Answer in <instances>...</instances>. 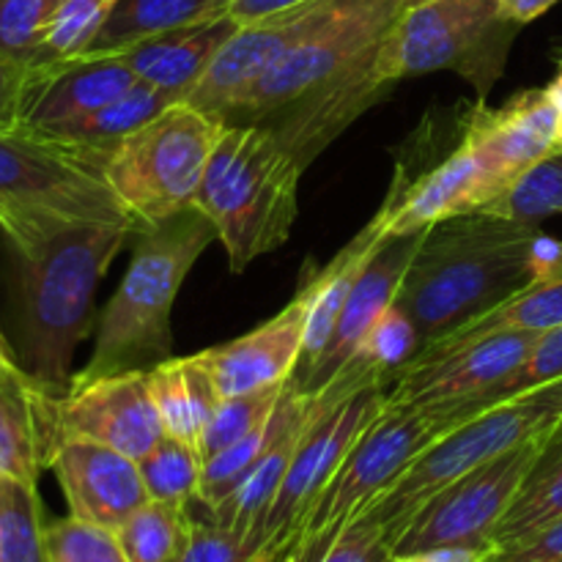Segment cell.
Returning a JSON list of instances; mask_svg holds the SVG:
<instances>
[{
	"label": "cell",
	"instance_id": "5bb4252c",
	"mask_svg": "<svg viewBox=\"0 0 562 562\" xmlns=\"http://www.w3.org/2000/svg\"><path fill=\"white\" fill-rule=\"evenodd\" d=\"M55 426L60 439H91L135 461H140L165 437V426L148 387V371L71 384L55 398Z\"/></svg>",
	"mask_w": 562,
	"mask_h": 562
},
{
	"label": "cell",
	"instance_id": "7402d4cb",
	"mask_svg": "<svg viewBox=\"0 0 562 562\" xmlns=\"http://www.w3.org/2000/svg\"><path fill=\"white\" fill-rule=\"evenodd\" d=\"M55 398L25 368L0 373V475L36 486L60 442Z\"/></svg>",
	"mask_w": 562,
	"mask_h": 562
},
{
	"label": "cell",
	"instance_id": "60d3db41",
	"mask_svg": "<svg viewBox=\"0 0 562 562\" xmlns=\"http://www.w3.org/2000/svg\"><path fill=\"white\" fill-rule=\"evenodd\" d=\"M558 379H562V327L541 333V338L536 340V346H532L527 360L519 366V371L510 373V376L494 390L492 398H488V406L499 404V401L510 398V395L541 387V384L558 382Z\"/></svg>",
	"mask_w": 562,
	"mask_h": 562
},
{
	"label": "cell",
	"instance_id": "4fadbf2b",
	"mask_svg": "<svg viewBox=\"0 0 562 562\" xmlns=\"http://www.w3.org/2000/svg\"><path fill=\"white\" fill-rule=\"evenodd\" d=\"M552 434L530 439L499 459L467 472L459 481L448 483L406 521V527L393 541V554L450 547V543L492 547L494 530L508 514L510 503L516 499L521 483L530 475L532 464L543 453Z\"/></svg>",
	"mask_w": 562,
	"mask_h": 562
},
{
	"label": "cell",
	"instance_id": "8fae6325",
	"mask_svg": "<svg viewBox=\"0 0 562 562\" xmlns=\"http://www.w3.org/2000/svg\"><path fill=\"white\" fill-rule=\"evenodd\" d=\"M448 126L439 113L437 124H423L417 135H412L409 146L401 148L390 192L373 217L384 239L475 214L497 201L486 170L467 137V126L459 140L437 154L448 137Z\"/></svg>",
	"mask_w": 562,
	"mask_h": 562
},
{
	"label": "cell",
	"instance_id": "ab89813d",
	"mask_svg": "<svg viewBox=\"0 0 562 562\" xmlns=\"http://www.w3.org/2000/svg\"><path fill=\"white\" fill-rule=\"evenodd\" d=\"M49 562H130L115 530L66 516L47 525Z\"/></svg>",
	"mask_w": 562,
	"mask_h": 562
},
{
	"label": "cell",
	"instance_id": "7dc6e473",
	"mask_svg": "<svg viewBox=\"0 0 562 562\" xmlns=\"http://www.w3.org/2000/svg\"><path fill=\"white\" fill-rule=\"evenodd\" d=\"M311 0H231L228 16H234L239 25H247V22H258L263 16L280 14V11L296 9V5H305Z\"/></svg>",
	"mask_w": 562,
	"mask_h": 562
},
{
	"label": "cell",
	"instance_id": "d4e9b609",
	"mask_svg": "<svg viewBox=\"0 0 562 562\" xmlns=\"http://www.w3.org/2000/svg\"><path fill=\"white\" fill-rule=\"evenodd\" d=\"M382 241L384 236L379 234L376 223L371 220L322 272L302 280L296 294L305 300V349H302V362L296 368L294 379L311 371L318 357H322V351L327 349L346 300H349L351 285L360 278L362 267L371 261V256L379 250Z\"/></svg>",
	"mask_w": 562,
	"mask_h": 562
},
{
	"label": "cell",
	"instance_id": "db71d44e",
	"mask_svg": "<svg viewBox=\"0 0 562 562\" xmlns=\"http://www.w3.org/2000/svg\"><path fill=\"white\" fill-rule=\"evenodd\" d=\"M0 349H5V351H14V346L9 344V338H5V333H3V329H0ZM14 355H16V351H14ZM16 357H20V355H16Z\"/></svg>",
	"mask_w": 562,
	"mask_h": 562
},
{
	"label": "cell",
	"instance_id": "83f0119b",
	"mask_svg": "<svg viewBox=\"0 0 562 562\" xmlns=\"http://www.w3.org/2000/svg\"><path fill=\"white\" fill-rule=\"evenodd\" d=\"M558 519H562V426L549 437L547 448L521 483L508 514L494 530L492 547H510Z\"/></svg>",
	"mask_w": 562,
	"mask_h": 562
},
{
	"label": "cell",
	"instance_id": "ac0fdd59",
	"mask_svg": "<svg viewBox=\"0 0 562 562\" xmlns=\"http://www.w3.org/2000/svg\"><path fill=\"white\" fill-rule=\"evenodd\" d=\"M423 236H426V231H415V234L390 236V239L379 245V250L373 252L371 261L362 267L360 278L351 285L349 300H346L344 313H340L338 327H335L327 349L322 351V357H318L311 371L291 379L296 390L318 393L362 349L373 324L382 318V313L398 296L401 283H404L406 272H409L412 258L420 250Z\"/></svg>",
	"mask_w": 562,
	"mask_h": 562
},
{
	"label": "cell",
	"instance_id": "277c9868",
	"mask_svg": "<svg viewBox=\"0 0 562 562\" xmlns=\"http://www.w3.org/2000/svg\"><path fill=\"white\" fill-rule=\"evenodd\" d=\"M305 168L261 124H225L209 157L195 206L212 220L231 272L289 241Z\"/></svg>",
	"mask_w": 562,
	"mask_h": 562
},
{
	"label": "cell",
	"instance_id": "8992f818",
	"mask_svg": "<svg viewBox=\"0 0 562 562\" xmlns=\"http://www.w3.org/2000/svg\"><path fill=\"white\" fill-rule=\"evenodd\" d=\"M560 426L562 379L527 390V393L510 395V398L467 417L453 431L428 445L366 516L384 527L390 549H393V541L404 530L406 521L448 483L459 481L467 472L499 459L530 439L558 431Z\"/></svg>",
	"mask_w": 562,
	"mask_h": 562
},
{
	"label": "cell",
	"instance_id": "bcb514c9",
	"mask_svg": "<svg viewBox=\"0 0 562 562\" xmlns=\"http://www.w3.org/2000/svg\"><path fill=\"white\" fill-rule=\"evenodd\" d=\"M494 547H461V543H450V547H431L420 549V552L409 554H393L395 562H486Z\"/></svg>",
	"mask_w": 562,
	"mask_h": 562
},
{
	"label": "cell",
	"instance_id": "cb8c5ba5",
	"mask_svg": "<svg viewBox=\"0 0 562 562\" xmlns=\"http://www.w3.org/2000/svg\"><path fill=\"white\" fill-rule=\"evenodd\" d=\"M311 415L313 395L302 393V390L291 384V412L283 431L278 434L272 448L263 453V459L247 472V477L236 486V492L228 494L214 508H209L214 525L245 536L256 552L261 549L263 521H267L269 508H272L274 497H278L280 486H283V477L289 472L291 459H294L296 445H300L302 434H305L307 423H311Z\"/></svg>",
	"mask_w": 562,
	"mask_h": 562
},
{
	"label": "cell",
	"instance_id": "f907efd6",
	"mask_svg": "<svg viewBox=\"0 0 562 562\" xmlns=\"http://www.w3.org/2000/svg\"><path fill=\"white\" fill-rule=\"evenodd\" d=\"M547 93L558 110V148H562V58H558V75L547 86Z\"/></svg>",
	"mask_w": 562,
	"mask_h": 562
},
{
	"label": "cell",
	"instance_id": "52a82bcc",
	"mask_svg": "<svg viewBox=\"0 0 562 562\" xmlns=\"http://www.w3.org/2000/svg\"><path fill=\"white\" fill-rule=\"evenodd\" d=\"M225 119L176 102L108 154L104 179L135 228H151L195 206Z\"/></svg>",
	"mask_w": 562,
	"mask_h": 562
},
{
	"label": "cell",
	"instance_id": "44dd1931",
	"mask_svg": "<svg viewBox=\"0 0 562 562\" xmlns=\"http://www.w3.org/2000/svg\"><path fill=\"white\" fill-rule=\"evenodd\" d=\"M305 349V300L300 294L252 333L203 351L223 398L283 387L294 379Z\"/></svg>",
	"mask_w": 562,
	"mask_h": 562
},
{
	"label": "cell",
	"instance_id": "3957f363",
	"mask_svg": "<svg viewBox=\"0 0 562 562\" xmlns=\"http://www.w3.org/2000/svg\"><path fill=\"white\" fill-rule=\"evenodd\" d=\"M135 236L130 267L97 322L91 360L71 376V384L151 371L173 357L170 313L176 296L217 231L201 209L190 206L165 223L135 231Z\"/></svg>",
	"mask_w": 562,
	"mask_h": 562
},
{
	"label": "cell",
	"instance_id": "836d02e7",
	"mask_svg": "<svg viewBox=\"0 0 562 562\" xmlns=\"http://www.w3.org/2000/svg\"><path fill=\"white\" fill-rule=\"evenodd\" d=\"M203 459L201 448L187 439L170 437L165 434L140 461V475L146 483L148 499H159V503H176L190 505L192 499L198 503L203 481Z\"/></svg>",
	"mask_w": 562,
	"mask_h": 562
},
{
	"label": "cell",
	"instance_id": "4316f807",
	"mask_svg": "<svg viewBox=\"0 0 562 562\" xmlns=\"http://www.w3.org/2000/svg\"><path fill=\"white\" fill-rule=\"evenodd\" d=\"M231 0H119L82 55H119L176 27L217 20Z\"/></svg>",
	"mask_w": 562,
	"mask_h": 562
},
{
	"label": "cell",
	"instance_id": "f35d334b",
	"mask_svg": "<svg viewBox=\"0 0 562 562\" xmlns=\"http://www.w3.org/2000/svg\"><path fill=\"white\" fill-rule=\"evenodd\" d=\"M420 333H417L415 322L393 302L382 313V318L373 324L371 335H368L366 344H362V349L355 357L366 360L368 366L382 371L393 382L395 373L420 351Z\"/></svg>",
	"mask_w": 562,
	"mask_h": 562
},
{
	"label": "cell",
	"instance_id": "f546056e",
	"mask_svg": "<svg viewBox=\"0 0 562 562\" xmlns=\"http://www.w3.org/2000/svg\"><path fill=\"white\" fill-rule=\"evenodd\" d=\"M170 104H176V99H170L168 93L157 91V88L146 86V82H137V86L130 88L124 97L113 99L110 104L99 108L97 113L58 126V130L36 132V135L75 143V146L99 148V151H113L124 137H130L132 132L140 130L143 124L157 119V115L162 113L165 108H170Z\"/></svg>",
	"mask_w": 562,
	"mask_h": 562
},
{
	"label": "cell",
	"instance_id": "74e56055",
	"mask_svg": "<svg viewBox=\"0 0 562 562\" xmlns=\"http://www.w3.org/2000/svg\"><path fill=\"white\" fill-rule=\"evenodd\" d=\"M58 3L60 0H0V55L33 69Z\"/></svg>",
	"mask_w": 562,
	"mask_h": 562
},
{
	"label": "cell",
	"instance_id": "9a60e30c",
	"mask_svg": "<svg viewBox=\"0 0 562 562\" xmlns=\"http://www.w3.org/2000/svg\"><path fill=\"white\" fill-rule=\"evenodd\" d=\"M327 5L329 0H311L296 9L239 25L184 102L225 121L234 119L258 80L316 25Z\"/></svg>",
	"mask_w": 562,
	"mask_h": 562
},
{
	"label": "cell",
	"instance_id": "816d5d0a",
	"mask_svg": "<svg viewBox=\"0 0 562 562\" xmlns=\"http://www.w3.org/2000/svg\"><path fill=\"white\" fill-rule=\"evenodd\" d=\"M562 278V241L560 245L549 247L547 258L541 261V269H538V278Z\"/></svg>",
	"mask_w": 562,
	"mask_h": 562
},
{
	"label": "cell",
	"instance_id": "484cf974",
	"mask_svg": "<svg viewBox=\"0 0 562 562\" xmlns=\"http://www.w3.org/2000/svg\"><path fill=\"white\" fill-rule=\"evenodd\" d=\"M148 387L165 434L195 445L201 442L203 428L223 401L203 351L192 357H170L162 366L151 368Z\"/></svg>",
	"mask_w": 562,
	"mask_h": 562
},
{
	"label": "cell",
	"instance_id": "30bf717a",
	"mask_svg": "<svg viewBox=\"0 0 562 562\" xmlns=\"http://www.w3.org/2000/svg\"><path fill=\"white\" fill-rule=\"evenodd\" d=\"M445 434L448 431L431 412L384 406L382 415L357 439L340 470L318 497L313 514L307 516L300 536V562H316L322 558L329 541L351 521L366 516L404 475L406 467Z\"/></svg>",
	"mask_w": 562,
	"mask_h": 562
},
{
	"label": "cell",
	"instance_id": "d6a6232c",
	"mask_svg": "<svg viewBox=\"0 0 562 562\" xmlns=\"http://www.w3.org/2000/svg\"><path fill=\"white\" fill-rule=\"evenodd\" d=\"M291 412V382L285 384V393L280 398L278 409L269 417V423H263L261 428H256L252 434H247L245 439H239L236 445L225 448L223 453L212 456L203 464V481H201V494H198V503L203 508H214L217 503H223L228 494L236 492L241 481L247 477V472L263 459L272 442L278 439V434L283 431L285 420H289Z\"/></svg>",
	"mask_w": 562,
	"mask_h": 562
},
{
	"label": "cell",
	"instance_id": "2e32d148",
	"mask_svg": "<svg viewBox=\"0 0 562 562\" xmlns=\"http://www.w3.org/2000/svg\"><path fill=\"white\" fill-rule=\"evenodd\" d=\"M467 137L499 198L538 159L558 148V110L547 88L519 91L497 110L477 102L470 108Z\"/></svg>",
	"mask_w": 562,
	"mask_h": 562
},
{
	"label": "cell",
	"instance_id": "8d00e7d4",
	"mask_svg": "<svg viewBox=\"0 0 562 562\" xmlns=\"http://www.w3.org/2000/svg\"><path fill=\"white\" fill-rule=\"evenodd\" d=\"M115 3L119 0H60L44 33L42 53L33 69L86 53Z\"/></svg>",
	"mask_w": 562,
	"mask_h": 562
},
{
	"label": "cell",
	"instance_id": "d6986e66",
	"mask_svg": "<svg viewBox=\"0 0 562 562\" xmlns=\"http://www.w3.org/2000/svg\"><path fill=\"white\" fill-rule=\"evenodd\" d=\"M379 64V60H376ZM376 64L349 71L346 77L302 93L269 119L258 121L294 154L302 168L313 162L329 143L344 135L366 110L393 91V82L379 77Z\"/></svg>",
	"mask_w": 562,
	"mask_h": 562
},
{
	"label": "cell",
	"instance_id": "6f0895ef",
	"mask_svg": "<svg viewBox=\"0 0 562 562\" xmlns=\"http://www.w3.org/2000/svg\"><path fill=\"white\" fill-rule=\"evenodd\" d=\"M387 562H395V560H393V558H390V560H387Z\"/></svg>",
	"mask_w": 562,
	"mask_h": 562
},
{
	"label": "cell",
	"instance_id": "9f6ffc18",
	"mask_svg": "<svg viewBox=\"0 0 562 562\" xmlns=\"http://www.w3.org/2000/svg\"><path fill=\"white\" fill-rule=\"evenodd\" d=\"M417 3H426V0H404V9H409V5H417Z\"/></svg>",
	"mask_w": 562,
	"mask_h": 562
},
{
	"label": "cell",
	"instance_id": "e0dca14e",
	"mask_svg": "<svg viewBox=\"0 0 562 562\" xmlns=\"http://www.w3.org/2000/svg\"><path fill=\"white\" fill-rule=\"evenodd\" d=\"M49 470L55 472L69 503V516L88 525L119 530L140 505L148 503L137 461L91 439H60L49 459Z\"/></svg>",
	"mask_w": 562,
	"mask_h": 562
},
{
	"label": "cell",
	"instance_id": "5b68a950",
	"mask_svg": "<svg viewBox=\"0 0 562 562\" xmlns=\"http://www.w3.org/2000/svg\"><path fill=\"white\" fill-rule=\"evenodd\" d=\"M108 154L27 130L0 132V231L11 250L71 223L135 228L104 179Z\"/></svg>",
	"mask_w": 562,
	"mask_h": 562
},
{
	"label": "cell",
	"instance_id": "c3c4849f",
	"mask_svg": "<svg viewBox=\"0 0 562 562\" xmlns=\"http://www.w3.org/2000/svg\"><path fill=\"white\" fill-rule=\"evenodd\" d=\"M558 3L560 0H499V9H503V14L508 16L510 22L525 27L530 25V22H536L541 14H547V11Z\"/></svg>",
	"mask_w": 562,
	"mask_h": 562
},
{
	"label": "cell",
	"instance_id": "d590c367",
	"mask_svg": "<svg viewBox=\"0 0 562 562\" xmlns=\"http://www.w3.org/2000/svg\"><path fill=\"white\" fill-rule=\"evenodd\" d=\"M283 393L285 384L283 387L256 390V393L228 395V398L220 401L212 420L203 428L201 442H198L203 459H212V456L223 453L225 448H231V445H236L239 439H245L247 434L261 428L263 423H269V417L278 409Z\"/></svg>",
	"mask_w": 562,
	"mask_h": 562
},
{
	"label": "cell",
	"instance_id": "7c38bea8",
	"mask_svg": "<svg viewBox=\"0 0 562 562\" xmlns=\"http://www.w3.org/2000/svg\"><path fill=\"white\" fill-rule=\"evenodd\" d=\"M541 333L486 335L461 346L423 349L401 368L387 387V406L426 409L453 431L461 420L488 409L494 390L519 371Z\"/></svg>",
	"mask_w": 562,
	"mask_h": 562
},
{
	"label": "cell",
	"instance_id": "6da1fadb",
	"mask_svg": "<svg viewBox=\"0 0 562 562\" xmlns=\"http://www.w3.org/2000/svg\"><path fill=\"white\" fill-rule=\"evenodd\" d=\"M541 228L475 212L426 228L395 305L415 322L420 349L483 316L538 278Z\"/></svg>",
	"mask_w": 562,
	"mask_h": 562
},
{
	"label": "cell",
	"instance_id": "7a4b0ae2",
	"mask_svg": "<svg viewBox=\"0 0 562 562\" xmlns=\"http://www.w3.org/2000/svg\"><path fill=\"white\" fill-rule=\"evenodd\" d=\"M135 228L71 223L14 250L20 263V366L55 395L71 384V360L93 324V300Z\"/></svg>",
	"mask_w": 562,
	"mask_h": 562
},
{
	"label": "cell",
	"instance_id": "1f68e13d",
	"mask_svg": "<svg viewBox=\"0 0 562 562\" xmlns=\"http://www.w3.org/2000/svg\"><path fill=\"white\" fill-rule=\"evenodd\" d=\"M0 562H49L36 486L9 475H0Z\"/></svg>",
	"mask_w": 562,
	"mask_h": 562
},
{
	"label": "cell",
	"instance_id": "ffe728a7",
	"mask_svg": "<svg viewBox=\"0 0 562 562\" xmlns=\"http://www.w3.org/2000/svg\"><path fill=\"white\" fill-rule=\"evenodd\" d=\"M137 77L119 55H77L60 64L31 69L22 126L49 132L97 113L137 86Z\"/></svg>",
	"mask_w": 562,
	"mask_h": 562
},
{
	"label": "cell",
	"instance_id": "681fc988",
	"mask_svg": "<svg viewBox=\"0 0 562 562\" xmlns=\"http://www.w3.org/2000/svg\"><path fill=\"white\" fill-rule=\"evenodd\" d=\"M300 560H302L300 543H289V547H261L245 562H300Z\"/></svg>",
	"mask_w": 562,
	"mask_h": 562
},
{
	"label": "cell",
	"instance_id": "b9f144b4",
	"mask_svg": "<svg viewBox=\"0 0 562 562\" xmlns=\"http://www.w3.org/2000/svg\"><path fill=\"white\" fill-rule=\"evenodd\" d=\"M393 558L387 532L371 516H360L329 541L316 562H387Z\"/></svg>",
	"mask_w": 562,
	"mask_h": 562
},
{
	"label": "cell",
	"instance_id": "f5cc1de1",
	"mask_svg": "<svg viewBox=\"0 0 562 562\" xmlns=\"http://www.w3.org/2000/svg\"><path fill=\"white\" fill-rule=\"evenodd\" d=\"M11 368H22V366H20V357H16L14 351L0 349V373L11 371Z\"/></svg>",
	"mask_w": 562,
	"mask_h": 562
},
{
	"label": "cell",
	"instance_id": "f1b7e54d",
	"mask_svg": "<svg viewBox=\"0 0 562 562\" xmlns=\"http://www.w3.org/2000/svg\"><path fill=\"white\" fill-rule=\"evenodd\" d=\"M562 327V278H541L532 280L514 296L499 302L483 316L472 318L464 327L453 329L445 338L434 340L426 349H439V346H461L481 340L486 335L505 333V329H521V333H547V329ZM423 351V349H420Z\"/></svg>",
	"mask_w": 562,
	"mask_h": 562
},
{
	"label": "cell",
	"instance_id": "9c48e42d",
	"mask_svg": "<svg viewBox=\"0 0 562 562\" xmlns=\"http://www.w3.org/2000/svg\"><path fill=\"white\" fill-rule=\"evenodd\" d=\"M404 0H329L316 25L258 80L247 102L225 124H258L302 93L376 64Z\"/></svg>",
	"mask_w": 562,
	"mask_h": 562
},
{
	"label": "cell",
	"instance_id": "603a6c76",
	"mask_svg": "<svg viewBox=\"0 0 562 562\" xmlns=\"http://www.w3.org/2000/svg\"><path fill=\"white\" fill-rule=\"evenodd\" d=\"M236 31H239V22L225 14L217 20L176 27L162 36L146 38V42L119 53V58L135 71L137 80L168 93L176 102H184L192 88L206 75L220 47Z\"/></svg>",
	"mask_w": 562,
	"mask_h": 562
},
{
	"label": "cell",
	"instance_id": "11a10c76",
	"mask_svg": "<svg viewBox=\"0 0 562 562\" xmlns=\"http://www.w3.org/2000/svg\"><path fill=\"white\" fill-rule=\"evenodd\" d=\"M554 55H558V58H562V38H558V42H554Z\"/></svg>",
	"mask_w": 562,
	"mask_h": 562
},
{
	"label": "cell",
	"instance_id": "4dcf8cb0",
	"mask_svg": "<svg viewBox=\"0 0 562 562\" xmlns=\"http://www.w3.org/2000/svg\"><path fill=\"white\" fill-rule=\"evenodd\" d=\"M190 505L148 499L115 530L130 562H176L190 541Z\"/></svg>",
	"mask_w": 562,
	"mask_h": 562
},
{
	"label": "cell",
	"instance_id": "ba28073f",
	"mask_svg": "<svg viewBox=\"0 0 562 562\" xmlns=\"http://www.w3.org/2000/svg\"><path fill=\"white\" fill-rule=\"evenodd\" d=\"M519 31L499 0H426L401 11L390 27L379 49V77L398 86L406 77L448 69L486 102Z\"/></svg>",
	"mask_w": 562,
	"mask_h": 562
},
{
	"label": "cell",
	"instance_id": "f6af8a7d",
	"mask_svg": "<svg viewBox=\"0 0 562 562\" xmlns=\"http://www.w3.org/2000/svg\"><path fill=\"white\" fill-rule=\"evenodd\" d=\"M27 86H31V66L0 55V132H14L22 126Z\"/></svg>",
	"mask_w": 562,
	"mask_h": 562
},
{
	"label": "cell",
	"instance_id": "e575fe53",
	"mask_svg": "<svg viewBox=\"0 0 562 562\" xmlns=\"http://www.w3.org/2000/svg\"><path fill=\"white\" fill-rule=\"evenodd\" d=\"M481 212L510 220L519 225H541L543 220L562 214V148L538 159L527 173L510 184L505 195Z\"/></svg>",
	"mask_w": 562,
	"mask_h": 562
},
{
	"label": "cell",
	"instance_id": "ee69618b",
	"mask_svg": "<svg viewBox=\"0 0 562 562\" xmlns=\"http://www.w3.org/2000/svg\"><path fill=\"white\" fill-rule=\"evenodd\" d=\"M486 562H562V519L510 547L492 549Z\"/></svg>",
	"mask_w": 562,
	"mask_h": 562
},
{
	"label": "cell",
	"instance_id": "7bdbcfd3",
	"mask_svg": "<svg viewBox=\"0 0 562 562\" xmlns=\"http://www.w3.org/2000/svg\"><path fill=\"white\" fill-rule=\"evenodd\" d=\"M256 549L245 536L209 521H195L190 541L181 549L176 562H245Z\"/></svg>",
	"mask_w": 562,
	"mask_h": 562
}]
</instances>
